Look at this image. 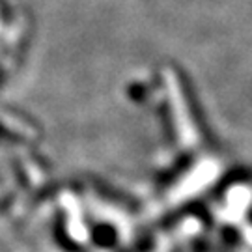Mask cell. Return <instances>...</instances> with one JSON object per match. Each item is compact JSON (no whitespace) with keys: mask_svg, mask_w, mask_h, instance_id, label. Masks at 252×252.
<instances>
[{"mask_svg":"<svg viewBox=\"0 0 252 252\" xmlns=\"http://www.w3.org/2000/svg\"><path fill=\"white\" fill-rule=\"evenodd\" d=\"M9 206H11V198L0 200V213H2V211H6V209H8Z\"/></svg>","mask_w":252,"mask_h":252,"instance_id":"cell-2","label":"cell"},{"mask_svg":"<svg viewBox=\"0 0 252 252\" xmlns=\"http://www.w3.org/2000/svg\"><path fill=\"white\" fill-rule=\"evenodd\" d=\"M94 241L99 247H112L116 243V230L108 224H99L94 228Z\"/></svg>","mask_w":252,"mask_h":252,"instance_id":"cell-1","label":"cell"}]
</instances>
